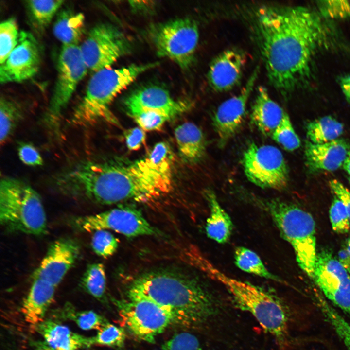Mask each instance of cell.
Segmentation results:
<instances>
[{
    "label": "cell",
    "instance_id": "cell-16",
    "mask_svg": "<svg viewBox=\"0 0 350 350\" xmlns=\"http://www.w3.org/2000/svg\"><path fill=\"white\" fill-rule=\"evenodd\" d=\"M41 63L39 44L29 32H19L18 43L5 61L0 66L1 84L20 82L34 77Z\"/></svg>",
    "mask_w": 350,
    "mask_h": 350
},
{
    "label": "cell",
    "instance_id": "cell-21",
    "mask_svg": "<svg viewBox=\"0 0 350 350\" xmlns=\"http://www.w3.org/2000/svg\"><path fill=\"white\" fill-rule=\"evenodd\" d=\"M55 288L45 280L34 279L21 307L24 319L32 328L37 329L44 321L46 313L53 300Z\"/></svg>",
    "mask_w": 350,
    "mask_h": 350
},
{
    "label": "cell",
    "instance_id": "cell-40",
    "mask_svg": "<svg viewBox=\"0 0 350 350\" xmlns=\"http://www.w3.org/2000/svg\"><path fill=\"white\" fill-rule=\"evenodd\" d=\"M133 118L140 127L145 131L158 130L170 120L165 116L151 113H142Z\"/></svg>",
    "mask_w": 350,
    "mask_h": 350
},
{
    "label": "cell",
    "instance_id": "cell-22",
    "mask_svg": "<svg viewBox=\"0 0 350 350\" xmlns=\"http://www.w3.org/2000/svg\"><path fill=\"white\" fill-rule=\"evenodd\" d=\"M286 112L269 95L267 89L258 87L251 107V120L265 136H271Z\"/></svg>",
    "mask_w": 350,
    "mask_h": 350
},
{
    "label": "cell",
    "instance_id": "cell-25",
    "mask_svg": "<svg viewBox=\"0 0 350 350\" xmlns=\"http://www.w3.org/2000/svg\"><path fill=\"white\" fill-rule=\"evenodd\" d=\"M205 194L210 210L205 228L207 235L218 243H225L232 234L231 219L220 205L213 191L207 190Z\"/></svg>",
    "mask_w": 350,
    "mask_h": 350
},
{
    "label": "cell",
    "instance_id": "cell-34",
    "mask_svg": "<svg viewBox=\"0 0 350 350\" xmlns=\"http://www.w3.org/2000/svg\"><path fill=\"white\" fill-rule=\"evenodd\" d=\"M271 137L274 140L288 151L297 150L301 144L300 140L286 112Z\"/></svg>",
    "mask_w": 350,
    "mask_h": 350
},
{
    "label": "cell",
    "instance_id": "cell-29",
    "mask_svg": "<svg viewBox=\"0 0 350 350\" xmlns=\"http://www.w3.org/2000/svg\"><path fill=\"white\" fill-rule=\"evenodd\" d=\"M23 116L19 105L13 100L1 97L0 100V141L5 142L14 131Z\"/></svg>",
    "mask_w": 350,
    "mask_h": 350
},
{
    "label": "cell",
    "instance_id": "cell-50",
    "mask_svg": "<svg viewBox=\"0 0 350 350\" xmlns=\"http://www.w3.org/2000/svg\"><path fill=\"white\" fill-rule=\"evenodd\" d=\"M349 183H350V177H349Z\"/></svg>",
    "mask_w": 350,
    "mask_h": 350
},
{
    "label": "cell",
    "instance_id": "cell-13",
    "mask_svg": "<svg viewBox=\"0 0 350 350\" xmlns=\"http://www.w3.org/2000/svg\"><path fill=\"white\" fill-rule=\"evenodd\" d=\"M73 223L75 228L81 231L110 229L128 237L154 235L159 233L140 210L129 207L77 217Z\"/></svg>",
    "mask_w": 350,
    "mask_h": 350
},
{
    "label": "cell",
    "instance_id": "cell-32",
    "mask_svg": "<svg viewBox=\"0 0 350 350\" xmlns=\"http://www.w3.org/2000/svg\"><path fill=\"white\" fill-rule=\"evenodd\" d=\"M64 316L84 330H100L107 322L102 316L92 311H77L70 305L63 310Z\"/></svg>",
    "mask_w": 350,
    "mask_h": 350
},
{
    "label": "cell",
    "instance_id": "cell-9",
    "mask_svg": "<svg viewBox=\"0 0 350 350\" xmlns=\"http://www.w3.org/2000/svg\"><path fill=\"white\" fill-rule=\"evenodd\" d=\"M88 70L78 45H62L57 65V76L45 122L58 130L62 112Z\"/></svg>",
    "mask_w": 350,
    "mask_h": 350
},
{
    "label": "cell",
    "instance_id": "cell-14",
    "mask_svg": "<svg viewBox=\"0 0 350 350\" xmlns=\"http://www.w3.org/2000/svg\"><path fill=\"white\" fill-rule=\"evenodd\" d=\"M312 279L328 299L350 315V275L331 250L317 252Z\"/></svg>",
    "mask_w": 350,
    "mask_h": 350
},
{
    "label": "cell",
    "instance_id": "cell-17",
    "mask_svg": "<svg viewBox=\"0 0 350 350\" xmlns=\"http://www.w3.org/2000/svg\"><path fill=\"white\" fill-rule=\"evenodd\" d=\"M127 113L133 118L142 113H157L170 120L185 112L190 104L174 99L166 89L146 86L129 94L124 101Z\"/></svg>",
    "mask_w": 350,
    "mask_h": 350
},
{
    "label": "cell",
    "instance_id": "cell-5",
    "mask_svg": "<svg viewBox=\"0 0 350 350\" xmlns=\"http://www.w3.org/2000/svg\"><path fill=\"white\" fill-rule=\"evenodd\" d=\"M156 63L132 64L120 68H106L91 77L85 95L75 108L72 119L77 125H87L104 119L117 124L109 106L115 98L140 75Z\"/></svg>",
    "mask_w": 350,
    "mask_h": 350
},
{
    "label": "cell",
    "instance_id": "cell-8",
    "mask_svg": "<svg viewBox=\"0 0 350 350\" xmlns=\"http://www.w3.org/2000/svg\"><path fill=\"white\" fill-rule=\"evenodd\" d=\"M149 34L159 56L184 70L192 66L199 38L195 20L185 18L157 24L150 27Z\"/></svg>",
    "mask_w": 350,
    "mask_h": 350
},
{
    "label": "cell",
    "instance_id": "cell-19",
    "mask_svg": "<svg viewBox=\"0 0 350 350\" xmlns=\"http://www.w3.org/2000/svg\"><path fill=\"white\" fill-rule=\"evenodd\" d=\"M246 57L241 49L231 48L217 55L211 61L207 72L210 87L215 91L230 90L240 82Z\"/></svg>",
    "mask_w": 350,
    "mask_h": 350
},
{
    "label": "cell",
    "instance_id": "cell-33",
    "mask_svg": "<svg viewBox=\"0 0 350 350\" xmlns=\"http://www.w3.org/2000/svg\"><path fill=\"white\" fill-rule=\"evenodd\" d=\"M16 20L7 19L0 24V64H3L16 46L19 37Z\"/></svg>",
    "mask_w": 350,
    "mask_h": 350
},
{
    "label": "cell",
    "instance_id": "cell-4",
    "mask_svg": "<svg viewBox=\"0 0 350 350\" xmlns=\"http://www.w3.org/2000/svg\"><path fill=\"white\" fill-rule=\"evenodd\" d=\"M193 261L209 277L222 284L237 307L250 313L280 345L287 343L289 313L279 298L258 286L229 276L201 254H198Z\"/></svg>",
    "mask_w": 350,
    "mask_h": 350
},
{
    "label": "cell",
    "instance_id": "cell-23",
    "mask_svg": "<svg viewBox=\"0 0 350 350\" xmlns=\"http://www.w3.org/2000/svg\"><path fill=\"white\" fill-rule=\"evenodd\" d=\"M37 330L48 346L61 350H78L92 345L88 338L73 332L68 327L52 320L42 322Z\"/></svg>",
    "mask_w": 350,
    "mask_h": 350
},
{
    "label": "cell",
    "instance_id": "cell-10",
    "mask_svg": "<svg viewBox=\"0 0 350 350\" xmlns=\"http://www.w3.org/2000/svg\"><path fill=\"white\" fill-rule=\"evenodd\" d=\"M242 163L247 179L258 187L282 190L288 185L287 163L274 146L250 143L243 153Z\"/></svg>",
    "mask_w": 350,
    "mask_h": 350
},
{
    "label": "cell",
    "instance_id": "cell-38",
    "mask_svg": "<svg viewBox=\"0 0 350 350\" xmlns=\"http://www.w3.org/2000/svg\"><path fill=\"white\" fill-rule=\"evenodd\" d=\"M162 350H201L197 338L193 334L182 332L174 335L165 342Z\"/></svg>",
    "mask_w": 350,
    "mask_h": 350
},
{
    "label": "cell",
    "instance_id": "cell-36",
    "mask_svg": "<svg viewBox=\"0 0 350 350\" xmlns=\"http://www.w3.org/2000/svg\"><path fill=\"white\" fill-rule=\"evenodd\" d=\"M91 244L97 255L105 258L112 256L116 251L119 241L107 230H99L94 231Z\"/></svg>",
    "mask_w": 350,
    "mask_h": 350
},
{
    "label": "cell",
    "instance_id": "cell-18",
    "mask_svg": "<svg viewBox=\"0 0 350 350\" xmlns=\"http://www.w3.org/2000/svg\"><path fill=\"white\" fill-rule=\"evenodd\" d=\"M80 249L78 243L71 238L54 241L33 273V278L45 280L56 287L76 262Z\"/></svg>",
    "mask_w": 350,
    "mask_h": 350
},
{
    "label": "cell",
    "instance_id": "cell-27",
    "mask_svg": "<svg viewBox=\"0 0 350 350\" xmlns=\"http://www.w3.org/2000/svg\"><path fill=\"white\" fill-rule=\"evenodd\" d=\"M306 129L309 141L322 144L339 139L343 133L344 125L332 116H326L309 122Z\"/></svg>",
    "mask_w": 350,
    "mask_h": 350
},
{
    "label": "cell",
    "instance_id": "cell-48",
    "mask_svg": "<svg viewBox=\"0 0 350 350\" xmlns=\"http://www.w3.org/2000/svg\"><path fill=\"white\" fill-rule=\"evenodd\" d=\"M344 245L350 256V237L346 239Z\"/></svg>",
    "mask_w": 350,
    "mask_h": 350
},
{
    "label": "cell",
    "instance_id": "cell-37",
    "mask_svg": "<svg viewBox=\"0 0 350 350\" xmlns=\"http://www.w3.org/2000/svg\"><path fill=\"white\" fill-rule=\"evenodd\" d=\"M329 217L334 231L339 234L350 231V220L348 212L342 202L335 196L330 207Z\"/></svg>",
    "mask_w": 350,
    "mask_h": 350
},
{
    "label": "cell",
    "instance_id": "cell-35",
    "mask_svg": "<svg viewBox=\"0 0 350 350\" xmlns=\"http://www.w3.org/2000/svg\"><path fill=\"white\" fill-rule=\"evenodd\" d=\"M91 339L92 345L121 348L124 345L125 334L123 329L108 322Z\"/></svg>",
    "mask_w": 350,
    "mask_h": 350
},
{
    "label": "cell",
    "instance_id": "cell-39",
    "mask_svg": "<svg viewBox=\"0 0 350 350\" xmlns=\"http://www.w3.org/2000/svg\"><path fill=\"white\" fill-rule=\"evenodd\" d=\"M319 4L324 16L332 18L350 17V4L347 1H325Z\"/></svg>",
    "mask_w": 350,
    "mask_h": 350
},
{
    "label": "cell",
    "instance_id": "cell-42",
    "mask_svg": "<svg viewBox=\"0 0 350 350\" xmlns=\"http://www.w3.org/2000/svg\"><path fill=\"white\" fill-rule=\"evenodd\" d=\"M125 142L130 150H137L144 144L146 135L144 130L140 127H134L124 132Z\"/></svg>",
    "mask_w": 350,
    "mask_h": 350
},
{
    "label": "cell",
    "instance_id": "cell-24",
    "mask_svg": "<svg viewBox=\"0 0 350 350\" xmlns=\"http://www.w3.org/2000/svg\"><path fill=\"white\" fill-rule=\"evenodd\" d=\"M175 137L179 154L188 163H195L205 156L206 142L201 129L194 123L186 122L175 130Z\"/></svg>",
    "mask_w": 350,
    "mask_h": 350
},
{
    "label": "cell",
    "instance_id": "cell-49",
    "mask_svg": "<svg viewBox=\"0 0 350 350\" xmlns=\"http://www.w3.org/2000/svg\"><path fill=\"white\" fill-rule=\"evenodd\" d=\"M38 350H61L53 349L51 347H49L48 346H41L40 348H39Z\"/></svg>",
    "mask_w": 350,
    "mask_h": 350
},
{
    "label": "cell",
    "instance_id": "cell-45",
    "mask_svg": "<svg viewBox=\"0 0 350 350\" xmlns=\"http://www.w3.org/2000/svg\"><path fill=\"white\" fill-rule=\"evenodd\" d=\"M339 84L347 101L350 105V73L342 77Z\"/></svg>",
    "mask_w": 350,
    "mask_h": 350
},
{
    "label": "cell",
    "instance_id": "cell-44",
    "mask_svg": "<svg viewBox=\"0 0 350 350\" xmlns=\"http://www.w3.org/2000/svg\"><path fill=\"white\" fill-rule=\"evenodd\" d=\"M337 259L341 265L350 275V256L344 245L338 252Z\"/></svg>",
    "mask_w": 350,
    "mask_h": 350
},
{
    "label": "cell",
    "instance_id": "cell-1",
    "mask_svg": "<svg viewBox=\"0 0 350 350\" xmlns=\"http://www.w3.org/2000/svg\"><path fill=\"white\" fill-rule=\"evenodd\" d=\"M253 29L268 79L283 94L310 82L315 58L330 35L320 16L302 6L261 7Z\"/></svg>",
    "mask_w": 350,
    "mask_h": 350
},
{
    "label": "cell",
    "instance_id": "cell-12",
    "mask_svg": "<svg viewBox=\"0 0 350 350\" xmlns=\"http://www.w3.org/2000/svg\"><path fill=\"white\" fill-rule=\"evenodd\" d=\"M128 297V300L115 302L122 322L138 338L149 343L154 342L156 338L173 323L171 317L150 300Z\"/></svg>",
    "mask_w": 350,
    "mask_h": 350
},
{
    "label": "cell",
    "instance_id": "cell-47",
    "mask_svg": "<svg viewBox=\"0 0 350 350\" xmlns=\"http://www.w3.org/2000/svg\"><path fill=\"white\" fill-rule=\"evenodd\" d=\"M344 169L350 176V152L349 153L343 164Z\"/></svg>",
    "mask_w": 350,
    "mask_h": 350
},
{
    "label": "cell",
    "instance_id": "cell-46",
    "mask_svg": "<svg viewBox=\"0 0 350 350\" xmlns=\"http://www.w3.org/2000/svg\"><path fill=\"white\" fill-rule=\"evenodd\" d=\"M341 339L347 349L350 350V327L348 328L343 332Z\"/></svg>",
    "mask_w": 350,
    "mask_h": 350
},
{
    "label": "cell",
    "instance_id": "cell-6",
    "mask_svg": "<svg viewBox=\"0 0 350 350\" xmlns=\"http://www.w3.org/2000/svg\"><path fill=\"white\" fill-rule=\"evenodd\" d=\"M0 222L8 231L35 236L45 234L46 216L39 194L21 180L11 177L1 179Z\"/></svg>",
    "mask_w": 350,
    "mask_h": 350
},
{
    "label": "cell",
    "instance_id": "cell-20",
    "mask_svg": "<svg viewBox=\"0 0 350 350\" xmlns=\"http://www.w3.org/2000/svg\"><path fill=\"white\" fill-rule=\"evenodd\" d=\"M304 152L306 164L310 171L331 172L343 166L350 146L342 139L322 144L308 141Z\"/></svg>",
    "mask_w": 350,
    "mask_h": 350
},
{
    "label": "cell",
    "instance_id": "cell-30",
    "mask_svg": "<svg viewBox=\"0 0 350 350\" xmlns=\"http://www.w3.org/2000/svg\"><path fill=\"white\" fill-rule=\"evenodd\" d=\"M64 2L61 0H30L25 1V5L33 24L37 29L43 30L50 24Z\"/></svg>",
    "mask_w": 350,
    "mask_h": 350
},
{
    "label": "cell",
    "instance_id": "cell-3",
    "mask_svg": "<svg viewBox=\"0 0 350 350\" xmlns=\"http://www.w3.org/2000/svg\"><path fill=\"white\" fill-rule=\"evenodd\" d=\"M128 297L150 300L171 317L173 323L187 327L198 326L216 311L209 293L194 279L177 271L154 270L132 280Z\"/></svg>",
    "mask_w": 350,
    "mask_h": 350
},
{
    "label": "cell",
    "instance_id": "cell-11",
    "mask_svg": "<svg viewBox=\"0 0 350 350\" xmlns=\"http://www.w3.org/2000/svg\"><path fill=\"white\" fill-rule=\"evenodd\" d=\"M79 46L88 70L94 73L111 68L118 59L127 54L132 47L124 34L108 23L94 26Z\"/></svg>",
    "mask_w": 350,
    "mask_h": 350
},
{
    "label": "cell",
    "instance_id": "cell-31",
    "mask_svg": "<svg viewBox=\"0 0 350 350\" xmlns=\"http://www.w3.org/2000/svg\"><path fill=\"white\" fill-rule=\"evenodd\" d=\"M106 284L104 265L101 263L88 265L81 280L82 288L95 298L102 299L105 295Z\"/></svg>",
    "mask_w": 350,
    "mask_h": 350
},
{
    "label": "cell",
    "instance_id": "cell-15",
    "mask_svg": "<svg viewBox=\"0 0 350 350\" xmlns=\"http://www.w3.org/2000/svg\"><path fill=\"white\" fill-rule=\"evenodd\" d=\"M257 67L241 92L222 102L216 109L212 119L218 144L224 147L240 129L244 122L248 101L259 74Z\"/></svg>",
    "mask_w": 350,
    "mask_h": 350
},
{
    "label": "cell",
    "instance_id": "cell-41",
    "mask_svg": "<svg viewBox=\"0 0 350 350\" xmlns=\"http://www.w3.org/2000/svg\"><path fill=\"white\" fill-rule=\"evenodd\" d=\"M20 160L31 166H38L43 164L42 158L36 148L32 144L23 142L18 149Z\"/></svg>",
    "mask_w": 350,
    "mask_h": 350
},
{
    "label": "cell",
    "instance_id": "cell-28",
    "mask_svg": "<svg viewBox=\"0 0 350 350\" xmlns=\"http://www.w3.org/2000/svg\"><path fill=\"white\" fill-rule=\"evenodd\" d=\"M234 258L235 264L241 270L266 279L280 281L267 269L259 256L251 249L238 246L234 251Z\"/></svg>",
    "mask_w": 350,
    "mask_h": 350
},
{
    "label": "cell",
    "instance_id": "cell-7",
    "mask_svg": "<svg viewBox=\"0 0 350 350\" xmlns=\"http://www.w3.org/2000/svg\"><path fill=\"white\" fill-rule=\"evenodd\" d=\"M266 207L280 235L292 246L299 266L313 279L317 254L313 217L297 205L279 200L267 202Z\"/></svg>",
    "mask_w": 350,
    "mask_h": 350
},
{
    "label": "cell",
    "instance_id": "cell-43",
    "mask_svg": "<svg viewBox=\"0 0 350 350\" xmlns=\"http://www.w3.org/2000/svg\"><path fill=\"white\" fill-rule=\"evenodd\" d=\"M329 184L335 196L345 207L350 220V190L337 179L330 180Z\"/></svg>",
    "mask_w": 350,
    "mask_h": 350
},
{
    "label": "cell",
    "instance_id": "cell-2",
    "mask_svg": "<svg viewBox=\"0 0 350 350\" xmlns=\"http://www.w3.org/2000/svg\"><path fill=\"white\" fill-rule=\"evenodd\" d=\"M54 184L64 194L101 204L147 202L171 191V160L157 163L148 156L126 164L85 160L57 175Z\"/></svg>",
    "mask_w": 350,
    "mask_h": 350
},
{
    "label": "cell",
    "instance_id": "cell-26",
    "mask_svg": "<svg viewBox=\"0 0 350 350\" xmlns=\"http://www.w3.org/2000/svg\"><path fill=\"white\" fill-rule=\"evenodd\" d=\"M55 37L63 45H78L85 31V17L80 12L61 10L52 28Z\"/></svg>",
    "mask_w": 350,
    "mask_h": 350
}]
</instances>
